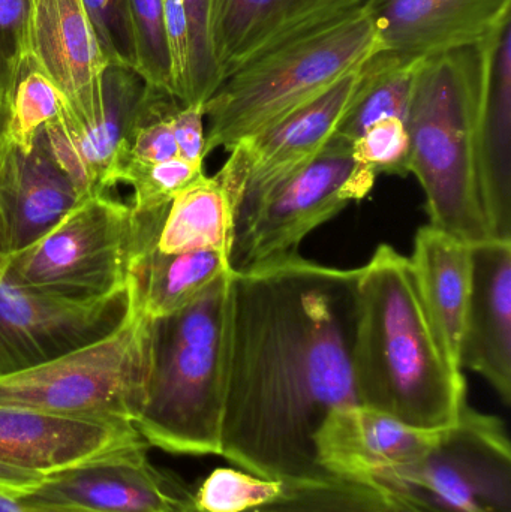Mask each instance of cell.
Wrapping results in <instances>:
<instances>
[{
  "label": "cell",
  "instance_id": "1",
  "mask_svg": "<svg viewBox=\"0 0 511 512\" xmlns=\"http://www.w3.org/2000/svg\"><path fill=\"white\" fill-rule=\"evenodd\" d=\"M357 268L294 252L233 270L221 457L258 477L336 480L317 463L324 418L359 405L351 366Z\"/></svg>",
  "mask_w": 511,
  "mask_h": 512
},
{
  "label": "cell",
  "instance_id": "2",
  "mask_svg": "<svg viewBox=\"0 0 511 512\" xmlns=\"http://www.w3.org/2000/svg\"><path fill=\"white\" fill-rule=\"evenodd\" d=\"M351 366L359 405L438 432L467 406L464 370L423 303L407 256L380 245L357 268Z\"/></svg>",
  "mask_w": 511,
  "mask_h": 512
},
{
  "label": "cell",
  "instance_id": "3",
  "mask_svg": "<svg viewBox=\"0 0 511 512\" xmlns=\"http://www.w3.org/2000/svg\"><path fill=\"white\" fill-rule=\"evenodd\" d=\"M495 35L420 60L405 120L410 173L425 192L429 224L468 245L494 239L480 189L477 132Z\"/></svg>",
  "mask_w": 511,
  "mask_h": 512
},
{
  "label": "cell",
  "instance_id": "4",
  "mask_svg": "<svg viewBox=\"0 0 511 512\" xmlns=\"http://www.w3.org/2000/svg\"><path fill=\"white\" fill-rule=\"evenodd\" d=\"M231 273L194 303L152 321L149 378L134 421L149 447L185 456H221Z\"/></svg>",
  "mask_w": 511,
  "mask_h": 512
},
{
  "label": "cell",
  "instance_id": "5",
  "mask_svg": "<svg viewBox=\"0 0 511 512\" xmlns=\"http://www.w3.org/2000/svg\"><path fill=\"white\" fill-rule=\"evenodd\" d=\"M377 51L368 0L267 48L224 80L204 104L206 155L219 147L230 152L317 98Z\"/></svg>",
  "mask_w": 511,
  "mask_h": 512
},
{
  "label": "cell",
  "instance_id": "6",
  "mask_svg": "<svg viewBox=\"0 0 511 512\" xmlns=\"http://www.w3.org/2000/svg\"><path fill=\"white\" fill-rule=\"evenodd\" d=\"M152 321L131 301L125 321L108 336L0 376V406L134 424L149 378Z\"/></svg>",
  "mask_w": 511,
  "mask_h": 512
},
{
  "label": "cell",
  "instance_id": "7",
  "mask_svg": "<svg viewBox=\"0 0 511 512\" xmlns=\"http://www.w3.org/2000/svg\"><path fill=\"white\" fill-rule=\"evenodd\" d=\"M134 258L131 204L108 192L84 198L32 245L0 259V279L69 297L128 288Z\"/></svg>",
  "mask_w": 511,
  "mask_h": 512
},
{
  "label": "cell",
  "instance_id": "8",
  "mask_svg": "<svg viewBox=\"0 0 511 512\" xmlns=\"http://www.w3.org/2000/svg\"><path fill=\"white\" fill-rule=\"evenodd\" d=\"M372 487L437 512H511V447L494 415L465 406L417 459Z\"/></svg>",
  "mask_w": 511,
  "mask_h": 512
},
{
  "label": "cell",
  "instance_id": "9",
  "mask_svg": "<svg viewBox=\"0 0 511 512\" xmlns=\"http://www.w3.org/2000/svg\"><path fill=\"white\" fill-rule=\"evenodd\" d=\"M377 177L360 167L338 134L302 170L267 195L234 228L233 270L297 252L302 240L348 204L371 192Z\"/></svg>",
  "mask_w": 511,
  "mask_h": 512
},
{
  "label": "cell",
  "instance_id": "10",
  "mask_svg": "<svg viewBox=\"0 0 511 512\" xmlns=\"http://www.w3.org/2000/svg\"><path fill=\"white\" fill-rule=\"evenodd\" d=\"M362 66L228 152L218 176L234 204V228L326 147L356 98Z\"/></svg>",
  "mask_w": 511,
  "mask_h": 512
},
{
  "label": "cell",
  "instance_id": "11",
  "mask_svg": "<svg viewBox=\"0 0 511 512\" xmlns=\"http://www.w3.org/2000/svg\"><path fill=\"white\" fill-rule=\"evenodd\" d=\"M129 307L128 288L69 297L0 279V376L101 340L125 321Z\"/></svg>",
  "mask_w": 511,
  "mask_h": 512
},
{
  "label": "cell",
  "instance_id": "12",
  "mask_svg": "<svg viewBox=\"0 0 511 512\" xmlns=\"http://www.w3.org/2000/svg\"><path fill=\"white\" fill-rule=\"evenodd\" d=\"M101 89L98 119L77 122L60 105L57 117L44 126L51 155L71 180L80 201L113 189L114 171L158 90L134 69L111 63L102 74Z\"/></svg>",
  "mask_w": 511,
  "mask_h": 512
},
{
  "label": "cell",
  "instance_id": "13",
  "mask_svg": "<svg viewBox=\"0 0 511 512\" xmlns=\"http://www.w3.org/2000/svg\"><path fill=\"white\" fill-rule=\"evenodd\" d=\"M132 445L47 475L18 502L36 512H174L179 496Z\"/></svg>",
  "mask_w": 511,
  "mask_h": 512
},
{
  "label": "cell",
  "instance_id": "14",
  "mask_svg": "<svg viewBox=\"0 0 511 512\" xmlns=\"http://www.w3.org/2000/svg\"><path fill=\"white\" fill-rule=\"evenodd\" d=\"M29 66L62 95V108L80 123L102 113L101 80L108 62L101 53L84 0H30Z\"/></svg>",
  "mask_w": 511,
  "mask_h": 512
},
{
  "label": "cell",
  "instance_id": "15",
  "mask_svg": "<svg viewBox=\"0 0 511 512\" xmlns=\"http://www.w3.org/2000/svg\"><path fill=\"white\" fill-rule=\"evenodd\" d=\"M378 51L405 60L486 41L511 18V0H368Z\"/></svg>",
  "mask_w": 511,
  "mask_h": 512
},
{
  "label": "cell",
  "instance_id": "16",
  "mask_svg": "<svg viewBox=\"0 0 511 512\" xmlns=\"http://www.w3.org/2000/svg\"><path fill=\"white\" fill-rule=\"evenodd\" d=\"M138 444L146 442L125 421L0 406V463L44 477Z\"/></svg>",
  "mask_w": 511,
  "mask_h": 512
},
{
  "label": "cell",
  "instance_id": "17",
  "mask_svg": "<svg viewBox=\"0 0 511 512\" xmlns=\"http://www.w3.org/2000/svg\"><path fill=\"white\" fill-rule=\"evenodd\" d=\"M435 433L368 406H341L315 433V456L330 477L372 486L381 475L417 459Z\"/></svg>",
  "mask_w": 511,
  "mask_h": 512
},
{
  "label": "cell",
  "instance_id": "18",
  "mask_svg": "<svg viewBox=\"0 0 511 512\" xmlns=\"http://www.w3.org/2000/svg\"><path fill=\"white\" fill-rule=\"evenodd\" d=\"M471 291L459 348L461 369L479 373L511 402V240L470 245Z\"/></svg>",
  "mask_w": 511,
  "mask_h": 512
},
{
  "label": "cell",
  "instance_id": "19",
  "mask_svg": "<svg viewBox=\"0 0 511 512\" xmlns=\"http://www.w3.org/2000/svg\"><path fill=\"white\" fill-rule=\"evenodd\" d=\"M78 203L44 128L29 153L11 147L0 168V259L41 239Z\"/></svg>",
  "mask_w": 511,
  "mask_h": 512
},
{
  "label": "cell",
  "instance_id": "20",
  "mask_svg": "<svg viewBox=\"0 0 511 512\" xmlns=\"http://www.w3.org/2000/svg\"><path fill=\"white\" fill-rule=\"evenodd\" d=\"M366 0H212L210 39L221 84L293 33Z\"/></svg>",
  "mask_w": 511,
  "mask_h": 512
},
{
  "label": "cell",
  "instance_id": "21",
  "mask_svg": "<svg viewBox=\"0 0 511 512\" xmlns=\"http://www.w3.org/2000/svg\"><path fill=\"white\" fill-rule=\"evenodd\" d=\"M477 164L491 236L511 240V18L492 45L477 132Z\"/></svg>",
  "mask_w": 511,
  "mask_h": 512
},
{
  "label": "cell",
  "instance_id": "22",
  "mask_svg": "<svg viewBox=\"0 0 511 512\" xmlns=\"http://www.w3.org/2000/svg\"><path fill=\"white\" fill-rule=\"evenodd\" d=\"M408 259L437 333L459 366L471 291L470 245L429 224L417 231Z\"/></svg>",
  "mask_w": 511,
  "mask_h": 512
},
{
  "label": "cell",
  "instance_id": "23",
  "mask_svg": "<svg viewBox=\"0 0 511 512\" xmlns=\"http://www.w3.org/2000/svg\"><path fill=\"white\" fill-rule=\"evenodd\" d=\"M230 271V255L225 252L165 255L153 249L129 267V297L147 318H164L194 303Z\"/></svg>",
  "mask_w": 511,
  "mask_h": 512
},
{
  "label": "cell",
  "instance_id": "24",
  "mask_svg": "<svg viewBox=\"0 0 511 512\" xmlns=\"http://www.w3.org/2000/svg\"><path fill=\"white\" fill-rule=\"evenodd\" d=\"M234 204L218 174H203L171 200L156 240L159 254L219 251L231 254Z\"/></svg>",
  "mask_w": 511,
  "mask_h": 512
},
{
  "label": "cell",
  "instance_id": "25",
  "mask_svg": "<svg viewBox=\"0 0 511 512\" xmlns=\"http://www.w3.org/2000/svg\"><path fill=\"white\" fill-rule=\"evenodd\" d=\"M419 62L383 51L369 57L362 66L356 98L336 134L353 143L381 120L401 119L405 122Z\"/></svg>",
  "mask_w": 511,
  "mask_h": 512
},
{
  "label": "cell",
  "instance_id": "26",
  "mask_svg": "<svg viewBox=\"0 0 511 512\" xmlns=\"http://www.w3.org/2000/svg\"><path fill=\"white\" fill-rule=\"evenodd\" d=\"M174 512L198 511L180 495ZM246 512H384V496L377 487L351 481H285L275 499Z\"/></svg>",
  "mask_w": 511,
  "mask_h": 512
},
{
  "label": "cell",
  "instance_id": "27",
  "mask_svg": "<svg viewBox=\"0 0 511 512\" xmlns=\"http://www.w3.org/2000/svg\"><path fill=\"white\" fill-rule=\"evenodd\" d=\"M203 174L204 164L182 158L156 164L122 158L113 174V188L122 183L134 189L132 212H158L167 209L182 189Z\"/></svg>",
  "mask_w": 511,
  "mask_h": 512
},
{
  "label": "cell",
  "instance_id": "28",
  "mask_svg": "<svg viewBox=\"0 0 511 512\" xmlns=\"http://www.w3.org/2000/svg\"><path fill=\"white\" fill-rule=\"evenodd\" d=\"M128 12L134 36L135 72L153 89L174 96L164 3L162 0H128Z\"/></svg>",
  "mask_w": 511,
  "mask_h": 512
},
{
  "label": "cell",
  "instance_id": "29",
  "mask_svg": "<svg viewBox=\"0 0 511 512\" xmlns=\"http://www.w3.org/2000/svg\"><path fill=\"white\" fill-rule=\"evenodd\" d=\"M284 484V480L221 468L213 471L197 492L186 496L198 512H246L275 499Z\"/></svg>",
  "mask_w": 511,
  "mask_h": 512
},
{
  "label": "cell",
  "instance_id": "30",
  "mask_svg": "<svg viewBox=\"0 0 511 512\" xmlns=\"http://www.w3.org/2000/svg\"><path fill=\"white\" fill-rule=\"evenodd\" d=\"M62 101L56 86L38 69L29 66L15 90L9 122L11 146L29 153L39 131L59 114Z\"/></svg>",
  "mask_w": 511,
  "mask_h": 512
},
{
  "label": "cell",
  "instance_id": "31",
  "mask_svg": "<svg viewBox=\"0 0 511 512\" xmlns=\"http://www.w3.org/2000/svg\"><path fill=\"white\" fill-rule=\"evenodd\" d=\"M189 29V75L185 104L204 107L221 86L210 39L212 0H183Z\"/></svg>",
  "mask_w": 511,
  "mask_h": 512
},
{
  "label": "cell",
  "instance_id": "32",
  "mask_svg": "<svg viewBox=\"0 0 511 512\" xmlns=\"http://www.w3.org/2000/svg\"><path fill=\"white\" fill-rule=\"evenodd\" d=\"M351 155L360 167L375 177L380 174H410L411 143L401 119H386L366 129L351 143Z\"/></svg>",
  "mask_w": 511,
  "mask_h": 512
},
{
  "label": "cell",
  "instance_id": "33",
  "mask_svg": "<svg viewBox=\"0 0 511 512\" xmlns=\"http://www.w3.org/2000/svg\"><path fill=\"white\" fill-rule=\"evenodd\" d=\"M101 53L108 65L135 71V45L128 0H84Z\"/></svg>",
  "mask_w": 511,
  "mask_h": 512
},
{
  "label": "cell",
  "instance_id": "34",
  "mask_svg": "<svg viewBox=\"0 0 511 512\" xmlns=\"http://www.w3.org/2000/svg\"><path fill=\"white\" fill-rule=\"evenodd\" d=\"M173 72L174 96L185 104L189 75V29L183 0H162Z\"/></svg>",
  "mask_w": 511,
  "mask_h": 512
},
{
  "label": "cell",
  "instance_id": "35",
  "mask_svg": "<svg viewBox=\"0 0 511 512\" xmlns=\"http://www.w3.org/2000/svg\"><path fill=\"white\" fill-rule=\"evenodd\" d=\"M204 107L180 105L173 116V131L179 156L185 161L204 164L206 159V126Z\"/></svg>",
  "mask_w": 511,
  "mask_h": 512
},
{
  "label": "cell",
  "instance_id": "36",
  "mask_svg": "<svg viewBox=\"0 0 511 512\" xmlns=\"http://www.w3.org/2000/svg\"><path fill=\"white\" fill-rule=\"evenodd\" d=\"M44 478V475L0 463V493L3 495L20 498L38 487Z\"/></svg>",
  "mask_w": 511,
  "mask_h": 512
},
{
  "label": "cell",
  "instance_id": "37",
  "mask_svg": "<svg viewBox=\"0 0 511 512\" xmlns=\"http://www.w3.org/2000/svg\"><path fill=\"white\" fill-rule=\"evenodd\" d=\"M383 492V490H381ZM384 496V512H437L428 510V508L420 507L408 499L401 496L392 495V493L383 492Z\"/></svg>",
  "mask_w": 511,
  "mask_h": 512
},
{
  "label": "cell",
  "instance_id": "38",
  "mask_svg": "<svg viewBox=\"0 0 511 512\" xmlns=\"http://www.w3.org/2000/svg\"><path fill=\"white\" fill-rule=\"evenodd\" d=\"M0 512H29L21 507L17 498L0 493Z\"/></svg>",
  "mask_w": 511,
  "mask_h": 512
},
{
  "label": "cell",
  "instance_id": "39",
  "mask_svg": "<svg viewBox=\"0 0 511 512\" xmlns=\"http://www.w3.org/2000/svg\"><path fill=\"white\" fill-rule=\"evenodd\" d=\"M29 512H36V511H29Z\"/></svg>",
  "mask_w": 511,
  "mask_h": 512
}]
</instances>
